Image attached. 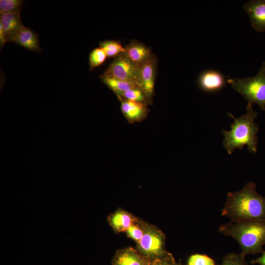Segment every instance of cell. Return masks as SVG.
<instances>
[{
  "label": "cell",
  "instance_id": "obj_11",
  "mask_svg": "<svg viewBox=\"0 0 265 265\" xmlns=\"http://www.w3.org/2000/svg\"><path fill=\"white\" fill-rule=\"evenodd\" d=\"M138 220L132 214L121 209H118L107 217V221L115 233L126 232Z\"/></svg>",
  "mask_w": 265,
  "mask_h": 265
},
{
  "label": "cell",
  "instance_id": "obj_23",
  "mask_svg": "<svg viewBox=\"0 0 265 265\" xmlns=\"http://www.w3.org/2000/svg\"><path fill=\"white\" fill-rule=\"evenodd\" d=\"M242 253H229L223 258L222 265H247Z\"/></svg>",
  "mask_w": 265,
  "mask_h": 265
},
{
  "label": "cell",
  "instance_id": "obj_8",
  "mask_svg": "<svg viewBox=\"0 0 265 265\" xmlns=\"http://www.w3.org/2000/svg\"><path fill=\"white\" fill-rule=\"evenodd\" d=\"M243 8L249 16L252 27L258 31H265V0H250Z\"/></svg>",
  "mask_w": 265,
  "mask_h": 265
},
{
  "label": "cell",
  "instance_id": "obj_24",
  "mask_svg": "<svg viewBox=\"0 0 265 265\" xmlns=\"http://www.w3.org/2000/svg\"><path fill=\"white\" fill-rule=\"evenodd\" d=\"M252 264H258L259 265H265V251H263L262 255L258 258L251 262Z\"/></svg>",
  "mask_w": 265,
  "mask_h": 265
},
{
  "label": "cell",
  "instance_id": "obj_7",
  "mask_svg": "<svg viewBox=\"0 0 265 265\" xmlns=\"http://www.w3.org/2000/svg\"><path fill=\"white\" fill-rule=\"evenodd\" d=\"M156 60L152 56L147 60L139 65L138 73V85L146 95L148 100H150L154 89Z\"/></svg>",
  "mask_w": 265,
  "mask_h": 265
},
{
  "label": "cell",
  "instance_id": "obj_2",
  "mask_svg": "<svg viewBox=\"0 0 265 265\" xmlns=\"http://www.w3.org/2000/svg\"><path fill=\"white\" fill-rule=\"evenodd\" d=\"M234 121L231 125V130L222 132L224 137L223 147L229 155H232L235 150H241L247 145L248 151L255 153L257 151L259 127L255 123L258 113L254 111L249 103L246 106V112L238 118L229 113Z\"/></svg>",
  "mask_w": 265,
  "mask_h": 265
},
{
  "label": "cell",
  "instance_id": "obj_19",
  "mask_svg": "<svg viewBox=\"0 0 265 265\" xmlns=\"http://www.w3.org/2000/svg\"><path fill=\"white\" fill-rule=\"evenodd\" d=\"M23 3L21 0H0V13H20Z\"/></svg>",
  "mask_w": 265,
  "mask_h": 265
},
{
  "label": "cell",
  "instance_id": "obj_18",
  "mask_svg": "<svg viewBox=\"0 0 265 265\" xmlns=\"http://www.w3.org/2000/svg\"><path fill=\"white\" fill-rule=\"evenodd\" d=\"M118 96L124 99L144 104L148 101L146 95L139 87L132 88Z\"/></svg>",
  "mask_w": 265,
  "mask_h": 265
},
{
  "label": "cell",
  "instance_id": "obj_22",
  "mask_svg": "<svg viewBox=\"0 0 265 265\" xmlns=\"http://www.w3.org/2000/svg\"><path fill=\"white\" fill-rule=\"evenodd\" d=\"M187 265H215V262L206 255L195 254L189 257Z\"/></svg>",
  "mask_w": 265,
  "mask_h": 265
},
{
  "label": "cell",
  "instance_id": "obj_26",
  "mask_svg": "<svg viewBox=\"0 0 265 265\" xmlns=\"http://www.w3.org/2000/svg\"><path fill=\"white\" fill-rule=\"evenodd\" d=\"M153 265H170L165 262L160 261V262H156L155 264H154Z\"/></svg>",
  "mask_w": 265,
  "mask_h": 265
},
{
  "label": "cell",
  "instance_id": "obj_16",
  "mask_svg": "<svg viewBox=\"0 0 265 265\" xmlns=\"http://www.w3.org/2000/svg\"><path fill=\"white\" fill-rule=\"evenodd\" d=\"M101 81L111 89L117 96H120L123 93L136 87L137 85L122 80L112 77L102 75L100 76Z\"/></svg>",
  "mask_w": 265,
  "mask_h": 265
},
{
  "label": "cell",
  "instance_id": "obj_13",
  "mask_svg": "<svg viewBox=\"0 0 265 265\" xmlns=\"http://www.w3.org/2000/svg\"><path fill=\"white\" fill-rule=\"evenodd\" d=\"M124 53L132 62L137 65L147 60L153 55L149 48L136 40L132 41L125 47Z\"/></svg>",
  "mask_w": 265,
  "mask_h": 265
},
{
  "label": "cell",
  "instance_id": "obj_15",
  "mask_svg": "<svg viewBox=\"0 0 265 265\" xmlns=\"http://www.w3.org/2000/svg\"><path fill=\"white\" fill-rule=\"evenodd\" d=\"M121 102V110L127 119L137 121L143 118L147 112L145 104L124 99L118 96Z\"/></svg>",
  "mask_w": 265,
  "mask_h": 265
},
{
  "label": "cell",
  "instance_id": "obj_4",
  "mask_svg": "<svg viewBox=\"0 0 265 265\" xmlns=\"http://www.w3.org/2000/svg\"><path fill=\"white\" fill-rule=\"evenodd\" d=\"M227 82L248 103L256 104L262 110H265V61L256 76L243 79L230 78Z\"/></svg>",
  "mask_w": 265,
  "mask_h": 265
},
{
  "label": "cell",
  "instance_id": "obj_20",
  "mask_svg": "<svg viewBox=\"0 0 265 265\" xmlns=\"http://www.w3.org/2000/svg\"><path fill=\"white\" fill-rule=\"evenodd\" d=\"M107 56L105 51L99 47L94 49L89 55V66L91 69L101 65Z\"/></svg>",
  "mask_w": 265,
  "mask_h": 265
},
{
  "label": "cell",
  "instance_id": "obj_6",
  "mask_svg": "<svg viewBox=\"0 0 265 265\" xmlns=\"http://www.w3.org/2000/svg\"><path fill=\"white\" fill-rule=\"evenodd\" d=\"M144 233L137 243L139 250L150 257H156L164 253L165 236L158 228L143 223Z\"/></svg>",
  "mask_w": 265,
  "mask_h": 265
},
{
  "label": "cell",
  "instance_id": "obj_12",
  "mask_svg": "<svg viewBox=\"0 0 265 265\" xmlns=\"http://www.w3.org/2000/svg\"><path fill=\"white\" fill-rule=\"evenodd\" d=\"M0 25L1 26L7 42L24 26L20 12L0 13Z\"/></svg>",
  "mask_w": 265,
  "mask_h": 265
},
{
  "label": "cell",
  "instance_id": "obj_14",
  "mask_svg": "<svg viewBox=\"0 0 265 265\" xmlns=\"http://www.w3.org/2000/svg\"><path fill=\"white\" fill-rule=\"evenodd\" d=\"M112 264L113 265H147V262L133 248L127 247L117 252Z\"/></svg>",
  "mask_w": 265,
  "mask_h": 265
},
{
  "label": "cell",
  "instance_id": "obj_17",
  "mask_svg": "<svg viewBox=\"0 0 265 265\" xmlns=\"http://www.w3.org/2000/svg\"><path fill=\"white\" fill-rule=\"evenodd\" d=\"M100 47L106 53L107 57H116L125 52V48L121 44L114 40H107L100 43Z\"/></svg>",
  "mask_w": 265,
  "mask_h": 265
},
{
  "label": "cell",
  "instance_id": "obj_5",
  "mask_svg": "<svg viewBox=\"0 0 265 265\" xmlns=\"http://www.w3.org/2000/svg\"><path fill=\"white\" fill-rule=\"evenodd\" d=\"M138 67L124 53L115 57L102 74L138 85Z\"/></svg>",
  "mask_w": 265,
  "mask_h": 265
},
{
  "label": "cell",
  "instance_id": "obj_3",
  "mask_svg": "<svg viewBox=\"0 0 265 265\" xmlns=\"http://www.w3.org/2000/svg\"><path fill=\"white\" fill-rule=\"evenodd\" d=\"M222 234L236 239L244 256L262 253L265 245V220L233 222L219 226Z\"/></svg>",
  "mask_w": 265,
  "mask_h": 265
},
{
  "label": "cell",
  "instance_id": "obj_21",
  "mask_svg": "<svg viewBox=\"0 0 265 265\" xmlns=\"http://www.w3.org/2000/svg\"><path fill=\"white\" fill-rule=\"evenodd\" d=\"M128 236L138 243L142 238L144 229L143 222H138V220L132 224L126 231Z\"/></svg>",
  "mask_w": 265,
  "mask_h": 265
},
{
  "label": "cell",
  "instance_id": "obj_10",
  "mask_svg": "<svg viewBox=\"0 0 265 265\" xmlns=\"http://www.w3.org/2000/svg\"><path fill=\"white\" fill-rule=\"evenodd\" d=\"M10 42L36 53L41 52L37 35L31 29L24 26L12 37Z\"/></svg>",
  "mask_w": 265,
  "mask_h": 265
},
{
  "label": "cell",
  "instance_id": "obj_25",
  "mask_svg": "<svg viewBox=\"0 0 265 265\" xmlns=\"http://www.w3.org/2000/svg\"><path fill=\"white\" fill-rule=\"evenodd\" d=\"M7 42V40L5 36L4 32L2 29L1 26L0 25V46H3L5 43Z\"/></svg>",
  "mask_w": 265,
  "mask_h": 265
},
{
  "label": "cell",
  "instance_id": "obj_1",
  "mask_svg": "<svg viewBox=\"0 0 265 265\" xmlns=\"http://www.w3.org/2000/svg\"><path fill=\"white\" fill-rule=\"evenodd\" d=\"M221 214L233 222L265 220V197L257 192L255 183L249 182L240 190L227 193Z\"/></svg>",
  "mask_w": 265,
  "mask_h": 265
},
{
  "label": "cell",
  "instance_id": "obj_9",
  "mask_svg": "<svg viewBox=\"0 0 265 265\" xmlns=\"http://www.w3.org/2000/svg\"><path fill=\"white\" fill-rule=\"evenodd\" d=\"M198 84L202 91L212 93L221 90L225 86L226 80L220 72L214 70H207L200 75Z\"/></svg>",
  "mask_w": 265,
  "mask_h": 265
}]
</instances>
